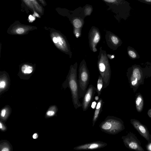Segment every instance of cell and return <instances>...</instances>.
<instances>
[{"label":"cell","mask_w":151,"mask_h":151,"mask_svg":"<svg viewBox=\"0 0 151 151\" xmlns=\"http://www.w3.org/2000/svg\"><path fill=\"white\" fill-rule=\"evenodd\" d=\"M6 113V110L5 109H3L2 110L1 112V116L2 117L5 116Z\"/></svg>","instance_id":"obj_29"},{"label":"cell","mask_w":151,"mask_h":151,"mask_svg":"<svg viewBox=\"0 0 151 151\" xmlns=\"http://www.w3.org/2000/svg\"><path fill=\"white\" fill-rule=\"evenodd\" d=\"M93 11L92 7L90 5H87L86 6L84 9V14L86 16H90Z\"/></svg>","instance_id":"obj_21"},{"label":"cell","mask_w":151,"mask_h":151,"mask_svg":"<svg viewBox=\"0 0 151 151\" xmlns=\"http://www.w3.org/2000/svg\"><path fill=\"white\" fill-rule=\"evenodd\" d=\"M78 79L80 98L83 97L90 80V73L86 62L83 59L80 63L79 69Z\"/></svg>","instance_id":"obj_6"},{"label":"cell","mask_w":151,"mask_h":151,"mask_svg":"<svg viewBox=\"0 0 151 151\" xmlns=\"http://www.w3.org/2000/svg\"><path fill=\"white\" fill-rule=\"evenodd\" d=\"M122 139L125 146L129 149L137 151H144L140 141L133 133L130 132L127 135L122 136Z\"/></svg>","instance_id":"obj_7"},{"label":"cell","mask_w":151,"mask_h":151,"mask_svg":"<svg viewBox=\"0 0 151 151\" xmlns=\"http://www.w3.org/2000/svg\"><path fill=\"white\" fill-rule=\"evenodd\" d=\"M101 39V34L99 29L93 27L89 33L88 39L90 49L93 52H96L97 51V47Z\"/></svg>","instance_id":"obj_8"},{"label":"cell","mask_w":151,"mask_h":151,"mask_svg":"<svg viewBox=\"0 0 151 151\" xmlns=\"http://www.w3.org/2000/svg\"><path fill=\"white\" fill-rule=\"evenodd\" d=\"M107 56L108 58L110 59H114L115 57V55L114 54H107Z\"/></svg>","instance_id":"obj_28"},{"label":"cell","mask_w":151,"mask_h":151,"mask_svg":"<svg viewBox=\"0 0 151 151\" xmlns=\"http://www.w3.org/2000/svg\"><path fill=\"white\" fill-rule=\"evenodd\" d=\"M135 103L137 111L141 112L144 109V102L143 96L141 93H138L136 95Z\"/></svg>","instance_id":"obj_16"},{"label":"cell","mask_w":151,"mask_h":151,"mask_svg":"<svg viewBox=\"0 0 151 151\" xmlns=\"http://www.w3.org/2000/svg\"><path fill=\"white\" fill-rule=\"evenodd\" d=\"M105 39L108 47L114 51L121 46L122 42L118 36L110 31H107Z\"/></svg>","instance_id":"obj_11"},{"label":"cell","mask_w":151,"mask_h":151,"mask_svg":"<svg viewBox=\"0 0 151 151\" xmlns=\"http://www.w3.org/2000/svg\"><path fill=\"white\" fill-rule=\"evenodd\" d=\"M33 5L36 10L41 14L43 13V9L36 0H29Z\"/></svg>","instance_id":"obj_20"},{"label":"cell","mask_w":151,"mask_h":151,"mask_svg":"<svg viewBox=\"0 0 151 151\" xmlns=\"http://www.w3.org/2000/svg\"><path fill=\"white\" fill-rule=\"evenodd\" d=\"M84 24L83 20L79 18H75L72 21L73 34L78 39L81 36L82 28Z\"/></svg>","instance_id":"obj_14"},{"label":"cell","mask_w":151,"mask_h":151,"mask_svg":"<svg viewBox=\"0 0 151 151\" xmlns=\"http://www.w3.org/2000/svg\"><path fill=\"white\" fill-rule=\"evenodd\" d=\"M23 1L29 8L33 11H35V8L29 0H23Z\"/></svg>","instance_id":"obj_22"},{"label":"cell","mask_w":151,"mask_h":151,"mask_svg":"<svg viewBox=\"0 0 151 151\" xmlns=\"http://www.w3.org/2000/svg\"><path fill=\"white\" fill-rule=\"evenodd\" d=\"M9 149L7 148H3L2 150V151H9Z\"/></svg>","instance_id":"obj_34"},{"label":"cell","mask_w":151,"mask_h":151,"mask_svg":"<svg viewBox=\"0 0 151 151\" xmlns=\"http://www.w3.org/2000/svg\"><path fill=\"white\" fill-rule=\"evenodd\" d=\"M104 102L103 99L101 98L99 99L97 104L96 109L94 112L93 119V125L94 127L95 123L98 119L101 113L103 111V107Z\"/></svg>","instance_id":"obj_15"},{"label":"cell","mask_w":151,"mask_h":151,"mask_svg":"<svg viewBox=\"0 0 151 151\" xmlns=\"http://www.w3.org/2000/svg\"><path fill=\"white\" fill-rule=\"evenodd\" d=\"M99 97L98 95L97 96H96L95 97V100L96 101H98L99 100Z\"/></svg>","instance_id":"obj_35"},{"label":"cell","mask_w":151,"mask_h":151,"mask_svg":"<svg viewBox=\"0 0 151 151\" xmlns=\"http://www.w3.org/2000/svg\"><path fill=\"white\" fill-rule=\"evenodd\" d=\"M29 19L31 21H33L35 19V17L31 15L29 16Z\"/></svg>","instance_id":"obj_31"},{"label":"cell","mask_w":151,"mask_h":151,"mask_svg":"<svg viewBox=\"0 0 151 151\" xmlns=\"http://www.w3.org/2000/svg\"><path fill=\"white\" fill-rule=\"evenodd\" d=\"M38 137V135L36 133L34 134L33 135V137L34 139H36Z\"/></svg>","instance_id":"obj_33"},{"label":"cell","mask_w":151,"mask_h":151,"mask_svg":"<svg viewBox=\"0 0 151 151\" xmlns=\"http://www.w3.org/2000/svg\"><path fill=\"white\" fill-rule=\"evenodd\" d=\"M97 64L98 71L103 80V88L105 89L110 83L111 70L106 52L102 47L99 48Z\"/></svg>","instance_id":"obj_3"},{"label":"cell","mask_w":151,"mask_h":151,"mask_svg":"<svg viewBox=\"0 0 151 151\" xmlns=\"http://www.w3.org/2000/svg\"><path fill=\"white\" fill-rule=\"evenodd\" d=\"M6 86V83L4 81H1L0 83V88L1 89L4 88Z\"/></svg>","instance_id":"obj_25"},{"label":"cell","mask_w":151,"mask_h":151,"mask_svg":"<svg viewBox=\"0 0 151 151\" xmlns=\"http://www.w3.org/2000/svg\"><path fill=\"white\" fill-rule=\"evenodd\" d=\"M127 53L129 57L132 59L134 60L140 58L139 55L136 50L130 46L127 48Z\"/></svg>","instance_id":"obj_17"},{"label":"cell","mask_w":151,"mask_h":151,"mask_svg":"<svg viewBox=\"0 0 151 151\" xmlns=\"http://www.w3.org/2000/svg\"><path fill=\"white\" fill-rule=\"evenodd\" d=\"M131 123L138 133L147 141L148 143L151 142V135L145 125L135 119H131Z\"/></svg>","instance_id":"obj_12"},{"label":"cell","mask_w":151,"mask_h":151,"mask_svg":"<svg viewBox=\"0 0 151 151\" xmlns=\"http://www.w3.org/2000/svg\"><path fill=\"white\" fill-rule=\"evenodd\" d=\"M46 114L48 116H52L54 115L55 112L53 111H49L47 112Z\"/></svg>","instance_id":"obj_26"},{"label":"cell","mask_w":151,"mask_h":151,"mask_svg":"<svg viewBox=\"0 0 151 151\" xmlns=\"http://www.w3.org/2000/svg\"><path fill=\"white\" fill-rule=\"evenodd\" d=\"M146 147L148 150L151 151V142L148 143V144L146 145Z\"/></svg>","instance_id":"obj_27"},{"label":"cell","mask_w":151,"mask_h":151,"mask_svg":"<svg viewBox=\"0 0 151 151\" xmlns=\"http://www.w3.org/2000/svg\"><path fill=\"white\" fill-rule=\"evenodd\" d=\"M52 40L54 44L61 51L68 55L70 58L72 57L70 46L65 36L58 34L56 37H53Z\"/></svg>","instance_id":"obj_9"},{"label":"cell","mask_w":151,"mask_h":151,"mask_svg":"<svg viewBox=\"0 0 151 151\" xmlns=\"http://www.w3.org/2000/svg\"><path fill=\"white\" fill-rule=\"evenodd\" d=\"M78 68L77 62L71 65L66 81L67 85L71 92L72 102L76 109L82 106V104L80 101V97L78 78Z\"/></svg>","instance_id":"obj_1"},{"label":"cell","mask_w":151,"mask_h":151,"mask_svg":"<svg viewBox=\"0 0 151 151\" xmlns=\"http://www.w3.org/2000/svg\"><path fill=\"white\" fill-rule=\"evenodd\" d=\"M127 76L130 87L135 93L140 85L144 84L146 70L139 65H134L128 69Z\"/></svg>","instance_id":"obj_2"},{"label":"cell","mask_w":151,"mask_h":151,"mask_svg":"<svg viewBox=\"0 0 151 151\" xmlns=\"http://www.w3.org/2000/svg\"><path fill=\"white\" fill-rule=\"evenodd\" d=\"M103 80L100 75L99 76L97 82L96 92L97 95L99 96L101 95L103 89Z\"/></svg>","instance_id":"obj_18"},{"label":"cell","mask_w":151,"mask_h":151,"mask_svg":"<svg viewBox=\"0 0 151 151\" xmlns=\"http://www.w3.org/2000/svg\"><path fill=\"white\" fill-rule=\"evenodd\" d=\"M33 67L27 65H24L21 68L22 72L25 74H30L33 72Z\"/></svg>","instance_id":"obj_19"},{"label":"cell","mask_w":151,"mask_h":151,"mask_svg":"<svg viewBox=\"0 0 151 151\" xmlns=\"http://www.w3.org/2000/svg\"><path fill=\"white\" fill-rule=\"evenodd\" d=\"M96 88L90 85L88 88L83 99L82 106L84 111H86L91 106L94 100V95L96 92Z\"/></svg>","instance_id":"obj_10"},{"label":"cell","mask_w":151,"mask_h":151,"mask_svg":"<svg viewBox=\"0 0 151 151\" xmlns=\"http://www.w3.org/2000/svg\"><path fill=\"white\" fill-rule=\"evenodd\" d=\"M34 14L37 17H39V15H38V14L36 13V12H35Z\"/></svg>","instance_id":"obj_37"},{"label":"cell","mask_w":151,"mask_h":151,"mask_svg":"<svg viewBox=\"0 0 151 151\" xmlns=\"http://www.w3.org/2000/svg\"><path fill=\"white\" fill-rule=\"evenodd\" d=\"M25 31V29L22 27H19L16 30V33L18 34H22L24 33Z\"/></svg>","instance_id":"obj_23"},{"label":"cell","mask_w":151,"mask_h":151,"mask_svg":"<svg viewBox=\"0 0 151 151\" xmlns=\"http://www.w3.org/2000/svg\"><path fill=\"white\" fill-rule=\"evenodd\" d=\"M120 19L126 20L130 16V3L125 0H103Z\"/></svg>","instance_id":"obj_5"},{"label":"cell","mask_w":151,"mask_h":151,"mask_svg":"<svg viewBox=\"0 0 151 151\" xmlns=\"http://www.w3.org/2000/svg\"><path fill=\"white\" fill-rule=\"evenodd\" d=\"M147 114L148 116L151 118V108L148 110Z\"/></svg>","instance_id":"obj_32"},{"label":"cell","mask_w":151,"mask_h":151,"mask_svg":"<svg viewBox=\"0 0 151 151\" xmlns=\"http://www.w3.org/2000/svg\"><path fill=\"white\" fill-rule=\"evenodd\" d=\"M141 3L148 5H151V0H137Z\"/></svg>","instance_id":"obj_24"},{"label":"cell","mask_w":151,"mask_h":151,"mask_svg":"<svg viewBox=\"0 0 151 151\" xmlns=\"http://www.w3.org/2000/svg\"><path fill=\"white\" fill-rule=\"evenodd\" d=\"M3 128V127L1 123H0V129H2Z\"/></svg>","instance_id":"obj_38"},{"label":"cell","mask_w":151,"mask_h":151,"mask_svg":"<svg viewBox=\"0 0 151 151\" xmlns=\"http://www.w3.org/2000/svg\"><path fill=\"white\" fill-rule=\"evenodd\" d=\"M99 127L103 132L112 135H116L125 129L122 120L113 116H108L100 123Z\"/></svg>","instance_id":"obj_4"},{"label":"cell","mask_w":151,"mask_h":151,"mask_svg":"<svg viewBox=\"0 0 151 151\" xmlns=\"http://www.w3.org/2000/svg\"><path fill=\"white\" fill-rule=\"evenodd\" d=\"M107 144L104 142L97 141L81 145L73 148L77 150H94L105 147Z\"/></svg>","instance_id":"obj_13"},{"label":"cell","mask_w":151,"mask_h":151,"mask_svg":"<svg viewBox=\"0 0 151 151\" xmlns=\"http://www.w3.org/2000/svg\"><path fill=\"white\" fill-rule=\"evenodd\" d=\"M96 105H97V103L95 101H94V102L93 101L91 104L92 107L93 109H94L96 107Z\"/></svg>","instance_id":"obj_30"},{"label":"cell","mask_w":151,"mask_h":151,"mask_svg":"<svg viewBox=\"0 0 151 151\" xmlns=\"http://www.w3.org/2000/svg\"><path fill=\"white\" fill-rule=\"evenodd\" d=\"M39 1L43 4L44 5H45V3L44 1V0H39Z\"/></svg>","instance_id":"obj_36"}]
</instances>
